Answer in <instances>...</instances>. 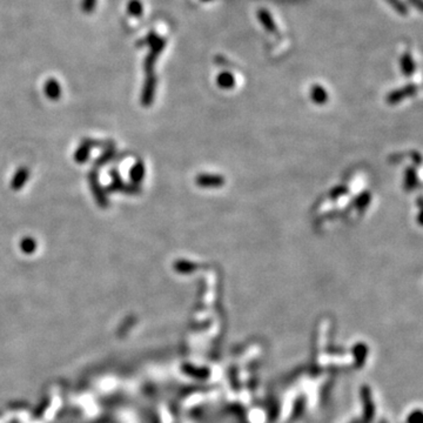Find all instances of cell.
Wrapping results in <instances>:
<instances>
[{"label": "cell", "instance_id": "6da1fadb", "mask_svg": "<svg viewBox=\"0 0 423 423\" xmlns=\"http://www.w3.org/2000/svg\"><path fill=\"white\" fill-rule=\"evenodd\" d=\"M258 18H259V20H260V23L264 25V27L266 28V30H267L268 32H271V33L278 34V27H276L274 20L272 19V16L269 14L267 10L259 11Z\"/></svg>", "mask_w": 423, "mask_h": 423}, {"label": "cell", "instance_id": "7a4b0ae2", "mask_svg": "<svg viewBox=\"0 0 423 423\" xmlns=\"http://www.w3.org/2000/svg\"><path fill=\"white\" fill-rule=\"evenodd\" d=\"M401 67H402V71L406 73V74H411L415 70V63L413 58L409 53L403 54L402 58H401Z\"/></svg>", "mask_w": 423, "mask_h": 423}, {"label": "cell", "instance_id": "3957f363", "mask_svg": "<svg viewBox=\"0 0 423 423\" xmlns=\"http://www.w3.org/2000/svg\"><path fill=\"white\" fill-rule=\"evenodd\" d=\"M219 81V85L221 87H224V89H231L233 86V83H234V78H233V75L231 73H221L220 76H219L218 79Z\"/></svg>", "mask_w": 423, "mask_h": 423}, {"label": "cell", "instance_id": "277c9868", "mask_svg": "<svg viewBox=\"0 0 423 423\" xmlns=\"http://www.w3.org/2000/svg\"><path fill=\"white\" fill-rule=\"evenodd\" d=\"M387 2L400 14H402V16H406V14H408V7L406 5H404V4L402 2H401V0H387Z\"/></svg>", "mask_w": 423, "mask_h": 423}, {"label": "cell", "instance_id": "5b68a950", "mask_svg": "<svg viewBox=\"0 0 423 423\" xmlns=\"http://www.w3.org/2000/svg\"><path fill=\"white\" fill-rule=\"evenodd\" d=\"M408 2H409L413 6L416 7V10L420 11V12H421V11H422V0H408Z\"/></svg>", "mask_w": 423, "mask_h": 423}, {"label": "cell", "instance_id": "8992f818", "mask_svg": "<svg viewBox=\"0 0 423 423\" xmlns=\"http://www.w3.org/2000/svg\"><path fill=\"white\" fill-rule=\"evenodd\" d=\"M203 2H209V0H203Z\"/></svg>", "mask_w": 423, "mask_h": 423}]
</instances>
